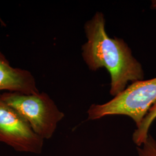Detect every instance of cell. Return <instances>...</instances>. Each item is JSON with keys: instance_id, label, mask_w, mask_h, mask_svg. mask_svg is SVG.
I'll use <instances>...</instances> for the list:
<instances>
[{"instance_id": "obj_7", "label": "cell", "mask_w": 156, "mask_h": 156, "mask_svg": "<svg viewBox=\"0 0 156 156\" xmlns=\"http://www.w3.org/2000/svg\"><path fill=\"white\" fill-rule=\"evenodd\" d=\"M138 156H156V140L151 135L145 143L137 147Z\"/></svg>"}, {"instance_id": "obj_8", "label": "cell", "mask_w": 156, "mask_h": 156, "mask_svg": "<svg viewBox=\"0 0 156 156\" xmlns=\"http://www.w3.org/2000/svg\"><path fill=\"white\" fill-rule=\"evenodd\" d=\"M0 20H1V22L2 23V20L1 19V18H0Z\"/></svg>"}, {"instance_id": "obj_6", "label": "cell", "mask_w": 156, "mask_h": 156, "mask_svg": "<svg viewBox=\"0 0 156 156\" xmlns=\"http://www.w3.org/2000/svg\"><path fill=\"white\" fill-rule=\"evenodd\" d=\"M156 118V102L151 106L140 126L134 131L133 139L138 146L143 145L148 138L149 129Z\"/></svg>"}, {"instance_id": "obj_4", "label": "cell", "mask_w": 156, "mask_h": 156, "mask_svg": "<svg viewBox=\"0 0 156 156\" xmlns=\"http://www.w3.org/2000/svg\"><path fill=\"white\" fill-rule=\"evenodd\" d=\"M44 140L15 109L2 100L0 94V142L17 151L40 154Z\"/></svg>"}, {"instance_id": "obj_2", "label": "cell", "mask_w": 156, "mask_h": 156, "mask_svg": "<svg viewBox=\"0 0 156 156\" xmlns=\"http://www.w3.org/2000/svg\"><path fill=\"white\" fill-rule=\"evenodd\" d=\"M1 97L15 109L28 122L35 133L43 140L52 137L58 124L65 116L44 92L24 94L6 91L1 94Z\"/></svg>"}, {"instance_id": "obj_3", "label": "cell", "mask_w": 156, "mask_h": 156, "mask_svg": "<svg viewBox=\"0 0 156 156\" xmlns=\"http://www.w3.org/2000/svg\"><path fill=\"white\" fill-rule=\"evenodd\" d=\"M156 102V78L135 82L104 104H93L87 111L89 120H97L109 115L131 117L137 128L147 112Z\"/></svg>"}, {"instance_id": "obj_1", "label": "cell", "mask_w": 156, "mask_h": 156, "mask_svg": "<svg viewBox=\"0 0 156 156\" xmlns=\"http://www.w3.org/2000/svg\"><path fill=\"white\" fill-rule=\"evenodd\" d=\"M87 42L82 48L83 60L90 70L105 68L111 76L110 94L116 97L127 88L129 82L143 80L140 62L123 39L110 38L105 30V19L97 12L84 26Z\"/></svg>"}, {"instance_id": "obj_5", "label": "cell", "mask_w": 156, "mask_h": 156, "mask_svg": "<svg viewBox=\"0 0 156 156\" xmlns=\"http://www.w3.org/2000/svg\"><path fill=\"white\" fill-rule=\"evenodd\" d=\"M4 90L24 94L39 92L32 73L24 69L11 66L0 50V91Z\"/></svg>"}]
</instances>
